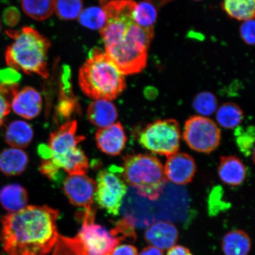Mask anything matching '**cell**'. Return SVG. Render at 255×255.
Instances as JSON below:
<instances>
[{
    "label": "cell",
    "instance_id": "obj_16",
    "mask_svg": "<svg viewBox=\"0 0 255 255\" xmlns=\"http://www.w3.org/2000/svg\"><path fill=\"white\" fill-rule=\"evenodd\" d=\"M218 174L223 183L238 186L247 177V168L240 159L234 156H223L220 159Z\"/></svg>",
    "mask_w": 255,
    "mask_h": 255
},
{
    "label": "cell",
    "instance_id": "obj_11",
    "mask_svg": "<svg viewBox=\"0 0 255 255\" xmlns=\"http://www.w3.org/2000/svg\"><path fill=\"white\" fill-rule=\"evenodd\" d=\"M63 189L73 205L85 209L92 206L97 183L86 174L69 175Z\"/></svg>",
    "mask_w": 255,
    "mask_h": 255
},
{
    "label": "cell",
    "instance_id": "obj_4",
    "mask_svg": "<svg viewBox=\"0 0 255 255\" xmlns=\"http://www.w3.org/2000/svg\"><path fill=\"white\" fill-rule=\"evenodd\" d=\"M7 34L14 39L5 53L6 63L9 68L27 75L35 73L44 79L49 78V40L30 27H24L20 31L8 30Z\"/></svg>",
    "mask_w": 255,
    "mask_h": 255
},
{
    "label": "cell",
    "instance_id": "obj_25",
    "mask_svg": "<svg viewBox=\"0 0 255 255\" xmlns=\"http://www.w3.org/2000/svg\"><path fill=\"white\" fill-rule=\"evenodd\" d=\"M83 26L92 30H101L106 22L103 8L91 7L83 9L77 18Z\"/></svg>",
    "mask_w": 255,
    "mask_h": 255
},
{
    "label": "cell",
    "instance_id": "obj_24",
    "mask_svg": "<svg viewBox=\"0 0 255 255\" xmlns=\"http://www.w3.org/2000/svg\"><path fill=\"white\" fill-rule=\"evenodd\" d=\"M244 119L243 111L238 105L234 103L223 104L217 112L218 123L226 129H232L238 127Z\"/></svg>",
    "mask_w": 255,
    "mask_h": 255
},
{
    "label": "cell",
    "instance_id": "obj_29",
    "mask_svg": "<svg viewBox=\"0 0 255 255\" xmlns=\"http://www.w3.org/2000/svg\"><path fill=\"white\" fill-rule=\"evenodd\" d=\"M136 221L135 219L123 217L116 223L115 227L110 231L115 238L120 239L121 242H135L136 236L135 231Z\"/></svg>",
    "mask_w": 255,
    "mask_h": 255
},
{
    "label": "cell",
    "instance_id": "obj_32",
    "mask_svg": "<svg viewBox=\"0 0 255 255\" xmlns=\"http://www.w3.org/2000/svg\"><path fill=\"white\" fill-rule=\"evenodd\" d=\"M235 135L240 150L247 157L251 155L252 153L254 155V128L249 127L245 130L239 127L235 130Z\"/></svg>",
    "mask_w": 255,
    "mask_h": 255
},
{
    "label": "cell",
    "instance_id": "obj_40",
    "mask_svg": "<svg viewBox=\"0 0 255 255\" xmlns=\"http://www.w3.org/2000/svg\"><path fill=\"white\" fill-rule=\"evenodd\" d=\"M1 22H0V31H1Z\"/></svg>",
    "mask_w": 255,
    "mask_h": 255
},
{
    "label": "cell",
    "instance_id": "obj_15",
    "mask_svg": "<svg viewBox=\"0 0 255 255\" xmlns=\"http://www.w3.org/2000/svg\"><path fill=\"white\" fill-rule=\"evenodd\" d=\"M146 242L161 251L170 250L178 239V231L170 222H158L146 229L144 235Z\"/></svg>",
    "mask_w": 255,
    "mask_h": 255
},
{
    "label": "cell",
    "instance_id": "obj_2",
    "mask_svg": "<svg viewBox=\"0 0 255 255\" xmlns=\"http://www.w3.org/2000/svg\"><path fill=\"white\" fill-rule=\"evenodd\" d=\"M58 210L47 206H27L1 218L0 242L8 255H47L59 237Z\"/></svg>",
    "mask_w": 255,
    "mask_h": 255
},
{
    "label": "cell",
    "instance_id": "obj_34",
    "mask_svg": "<svg viewBox=\"0 0 255 255\" xmlns=\"http://www.w3.org/2000/svg\"><path fill=\"white\" fill-rule=\"evenodd\" d=\"M21 79L20 73L14 69L9 67L0 69V85L17 84Z\"/></svg>",
    "mask_w": 255,
    "mask_h": 255
},
{
    "label": "cell",
    "instance_id": "obj_22",
    "mask_svg": "<svg viewBox=\"0 0 255 255\" xmlns=\"http://www.w3.org/2000/svg\"><path fill=\"white\" fill-rule=\"evenodd\" d=\"M25 14L33 20L43 21L55 12L56 0H21Z\"/></svg>",
    "mask_w": 255,
    "mask_h": 255
},
{
    "label": "cell",
    "instance_id": "obj_27",
    "mask_svg": "<svg viewBox=\"0 0 255 255\" xmlns=\"http://www.w3.org/2000/svg\"><path fill=\"white\" fill-rule=\"evenodd\" d=\"M157 12L155 8L148 2L136 4L134 11L136 23L143 28H153L156 21Z\"/></svg>",
    "mask_w": 255,
    "mask_h": 255
},
{
    "label": "cell",
    "instance_id": "obj_31",
    "mask_svg": "<svg viewBox=\"0 0 255 255\" xmlns=\"http://www.w3.org/2000/svg\"><path fill=\"white\" fill-rule=\"evenodd\" d=\"M78 104L72 94L71 89L62 88L61 99L57 107V116L58 119H69L74 111L77 109Z\"/></svg>",
    "mask_w": 255,
    "mask_h": 255
},
{
    "label": "cell",
    "instance_id": "obj_36",
    "mask_svg": "<svg viewBox=\"0 0 255 255\" xmlns=\"http://www.w3.org/2000/svg\"><path fill=\"white\" fill-rule=\"evenodd\" d=\"M20 12L14 7L6 8L3 12V21L9 27H14L17 25L20 20Z\"/></svg>",
    "mask_w": 255,
    "mask_h": 255
},
{
    "label": "cell",
    "instance_id": "obj_17",
    "mask_svg": "<svg viewBox=\"0 0 255 255\" xmlns=\"http://www.w3.org/2000/svg\"><path fill=\"white\" fill-rule=\"evenodd\" d=\"M28 157L21 149L10 148L0 153V171L7 176H15L23 173L26 169Z\"/></svg>",
    "mask_w": 255,
    "mask_h": 255
},
{
    "label": "cell",
    "instance_id": "obj_1",
    "mask_svg": "<svg viewBox=\"0 0 255 255\" xmlns=\"http://www.w3.org/2000/svg\"><path fill=\"white\" fill-rule=\"evenodd\" d=\"M133 0H111L103 8L106 22L100 30L106 55L125 75L141 72L146 65L154 28L136 23Z\"/></svg>",
    "mask_w": 255,
    "mask_h": 255
},
{
    "label": "cell",
    "instance_id": "obj_8",
    "mask_svg": "<svg viewBox=\"0 0 255 255\" xmlns=\"http://www.w3.org/2000/svg\"><path fill=\"white\" fill-rule=\"evenodd\" d=\"M180 138L179 124L174 119L155 121L142 129L138 136L143 147L167 157L178 152Z\"/></svg>",
    "mask_w": 255,
    "mask_h": 255
},
{
    "label": "cell",
    "instance_id": "obj_6",
    "mask_svg": "<svg viewBox=\"0 0 255 255\" xmlns=\"http://www.w3.org/2000/svg\"><path fill=\"white\" fill-rule=\"evenodd\" d=\"M120 243L110 232L96 224L95 218L85 217L75 237L59 235L52 255H111Z\"/></svg>",
    "mask_w": 255,
    "mask_h": 255
},
{
    "label": "cell",
    "instance_id": "obj_5",
    "mask_svg": "<svg viewBox=\"0 0 255 255\" xmlns=\"http://www.w3.org/2000/svg\"><path fill=\"white\" fill-rule=\"evenodd\" d=\"M123 159L121 177L124 183L140 196L157 200L163 193L168 181L158 158L147 154H128Z\"/></svg>",
    "mask_w": 255,
    "mask_h": 255
},
{
    "label": "cell",
    "instance_id": "obj_38",
    "mask_svg": "<svg viewBox=\"0 0 255 255\" xmlns=\"http://www.w3.org/2000/svg\"><path fill=\"white\" fill-rule=\"evenodd\" d=\"M167 255H193L191 253L189 249L181 246V245H176L169 250Z\"/></svg>",
    "mask_w": 255,
    "mask_h": 255
},
{
    "label": "cell",
    "instance_id": "obj_33",
    "mask_svg": "<svg viewBox=\"0 0 255 255\" xmlns=\"http://www.w3.org/2000/svg\"><path fill=\"white\" fill-rule=\"evenodd\" d=\"M240 33L242 39L250 45L255 43V20L254 18L245 20L241 25Z\"/></svg>",
    "mask_w": 255,
    "mask_h": 255
},
{
    "label": "cell",
    "instance_id": "obj_35",
    "mask_svg": "<svg viewBox=\"0 0 255 255\" xmlns=\"http://www.w3.org/2000/svg\"><path fill=\"white\" fill-rule=\"evenodd\" d=\"M60 170L50 159H43L40 166L41 173L51 180L55 179Z\"/></svg>",
    "mask_w": 255,
    "mask_h": 255
},
{
    "label": "cell",
    "instance_id": "obj_12",
    "mask_svg": "<svg viewBox=\"0 0 255 255\" xmlns=\"http://www.w3.org/2000/svg\"><path fill=\"white\" fill-rule=\"evenodd\" d=\"M164 169L167 180L175 184L185 185L193 180L196 164L190 155L177 152L167 157Z\"/></svg>",
    "mask_w": 255,
    "mask_h": 255
},
{
    "label": "cell",
    "instance_id": "obj_30",
    "mask_svg": "<svg viewBox=\"0 0 255 255\" xmlns=\"http://www.w3.org/2000/svg\"><path fill=\"white\" fill-rule=\"evenodd\" d=\"M18 84L0 85V128L10 113L12 100L18 91Z\"/></svg>",
    "mask_w": 255,
    "mask_h": 255
},
{
    "label": "cell",
    "instance_id": "obj_28",
    "mask_svg": "<svg viewBox=\"0 0 255 255\" xmlns=\"http://www.w3.org/2000/svg\"><path fill=\"white\" fill-rule=\"evenodd\" d=\"M194 110L203 116H210L215 113L218 107V100L210 92H202L197 94L193 103Z\"/></svg>",
    "mask_w": 255,
    "mask_h": 255
},
{
    "label": "cell",
    "instance_id": "obj_9",
    "mask_svg": "<svg viewBox=\"0 0 255 255\" xmlns=\"http://www.w3.org/2000/svg\"><path fill=\"white\" fill-rule=\"evenodd\" d=\"M183 137L193 150L209 154L218 147L221 133L214 121L205 117L193 116L185 123Z\"/></svg>",
    "mask_w": 255,
    "mask_h": 255
},
{
    "label": "cell",
    "instance_id": "obj_41",
    "mask_svg": "<svg viewBox=\"0 0 255 255\" xmlns=\"http://www.w3.org/2000/svg\"><path fill=\"white\" fill-rule=\"evenodd\" d=\"M194 1H202V0H194Z\"/></svg>",
    "mask_w": 255,
    "mask_h": 255
},
{
    "label": "cell",
    "instance_id": "obj_10",
    "mask_svg": "<svg viewBox=\"0 0 255 255\" xmlns=\"http://www.w3.org/2000/svg\"><path fill=\"white\" fill-rule=\"evenodd\" d=\"M94 199L99 206L114 216L120 214L123 200L127 194L124 181L114 172L103 170L97 177Z\"/></svg>",
    "mask_w": 255,
    "mask_h": 255
},
{
    "label": "cell",
    "instance_id": "obj_3",
    "mask_svg": "<svg viewBox=\"0 0 255 255\" xmlns=\"http://www.w3.org/2000/svg\"><path fill=\"white\" fill-rule=\"evenodd\" d=\"M125 76L106 53L96 47L80 68L79 85L89 98L111 101L125 90Z\"/></svg>",
    "mask_w": 255,
    "mask_h": 255
},
{
    "label": "cell",
    "instance_id": "obj_39",
    "mask_svg": "<svg viewBox=\"0 0 255 255\" xmlns=\"http://www.w3.org/2000/svg\"><path fill=\"white\" fill-rule=\"evenodd\" d=\"M139 255H164V254L159 249L149 246L143 249Z\"/></svg>",
    "mask_w": 255,
    "mask_h": 255
},
{
    "label": "cell",
    "instance_id": "obj_19",
    "mask_svg": "<svg viewBox=\"0 0 255 255\" xmlns=\"http://www.w3.org/2000/svg\"><path fill=\"white\" fill-rule=\"evenodd\" d=\"M28 194L23 186L18 184L6 185L0 190V203L9 213H15L27 206Z\"/></svg>",
    "mask_w": 255,
    "mask_h": 255
},
{
    "label": "cell",
    "instance_id": "obj_21",
    "mask_svg": "<svg viewBox=\"0 0 255 255\" xmlns=\"http://www.w3.org/2000/svg\"><path fill=\"white\" fill-rule=\"evenodd\" d=\"M222 246L225 255H248L251 249V241L246 232L233 231L224 236Z\"/></svg>",
    "mask_w": 255,
    "mask_h": 255
},
{
    "label": "cell",
    "instance_id": "obj_37",
    "mask_svg": "<svg viewBox=\"0 0 255 255\" xmlns=\"http://www.w3.org/2000/svg\"><path fill=\"white\" fill-rule=\"evenodd\" d=\"M111 255H138V250L132 245L124 244L119 245L112 253Z\"/></svg>",
    "mask_w": 255,
    "mask_h": 255
},
{
    "label": "cell",
    "instance_id": "obj_26",
    "mask_svg": "<svg viewBox=\"0 0 255 255\" xmlns=\"http://www.w3.org/2000/svg\"><path fill=\"white\" fill-rule=\"evenodd\" d=\"M83 9V0H56L55 12L62 20L77 19Z\"/></svg>",
    "mask_w": 255,
    "mask_h": 255
},
{
    "label": "cell",
    "instance_id": "obj_20",
    "mask_svg": "<svg viewBox=\"0 0 255 255\" xmlns=\"http://www.w3.org/2000/svg\"><path fill=\"white\" fill-rule=\"evenodd\" d=\"M33 130L25 121L17 120L7 127L5 135L6 142L12 148H26L33 138Z\"/></svg>",
    "mask_w": 255,
    "mask_h": 255
},
{
    "label": "cell",
    "instance_id": "obj_18",
    "mask_svg": "<svg viewBox=\"0 0 255 255\" xmlns=\"http://www.w3.org/2000/svg\"><path fill=\"white\" fill-rule=\"evenodd\" d=\"M87 115L89 121L100 128L107 127L116 122L118 111L109 101L95 100L89 105Z\"/></svg>",
    "mask_w": 255,
    "mask_h": 255
},
{
    "label": "cell",
    "instance_id": "obj_7",
    "mask_svg": "<svg viewBox=\"0 0 255 255\" xmlns=\"http://www.w3.org/2000/svg\"><path fill=\"white\" fill-rule=\"evenodd\" d=\"M77 128L76 121H69L51 133L48 140L52 151L51 161L69 175L84 174L89 169L87 156L78 147L85 136L77 135Z\"/></svg>",
    "mask_w": 255,
    "mask_h": 255
},
{
    "label": "cell",
    "instance_id": "obj_14",
    "mask_svg": "<svg viewBox=\"0 0 255 255\" xmlns=\"http://www.w3.org/2000/svg\"><path fill=\"white\" fill-rule=\"evenodd\" d=\"M42 105V98L39 92L33 88L25 87L15 94L11 109L18 116L31 120L39 116Z\"/></svg>",
    "mask_w": 255,
    "mask_h": 255
},
{
    "label": "cell",
    "instance_id": "obj_23",
    "mask_svg": "<svg viewBox=\"0 0 255 255\" xmlns=\"http://www.w3.org/2000/svg\"><path fill=\"white\" fill-rule=\"evenodd\" d=\"M255 0H224L223 8L231 17L238 20L254 18Z\"/></svg>",
    "mask_w": 255,
    "mask_h": 255
},
{
    "label": "cell",
    "instance_id": "obj_13",
    "mask_svg": "<svg viewBox=\"0 0 255 255\" xmlns=\"http://www.w3.org/2000/svg\"><path fill=\"white\" fill-rule=\"evenodd\" d=\"M95 140L101 151L116 156L120 155L125 148L127 138L123 126L118 122L98 129Z\"/></svg>",
    "mask_w": 255,
    "mask_h": 255
}]
</instances>
